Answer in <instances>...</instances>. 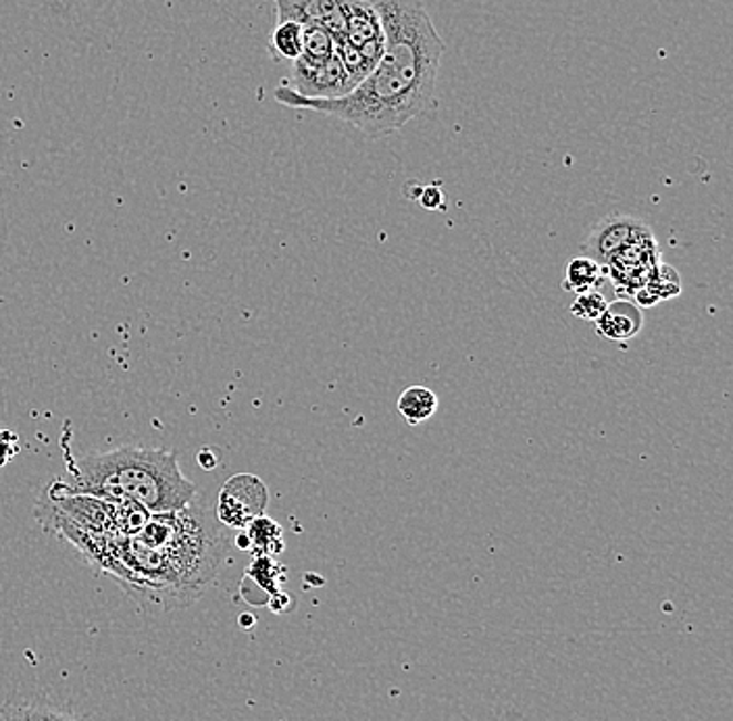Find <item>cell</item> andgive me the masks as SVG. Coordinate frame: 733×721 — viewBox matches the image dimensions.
<instances>
[{"instance_id": "6", "label": "cell", "mask_w": 733, "mask_h": 721, "mask_svg": "<svg viewBox=\"0 0 733 721\" xmlns=\"http://www.w3.org/2000/svg\"><path fill=\"white\" fill-rule=\"evenodd\" d=\"M278 9V21H296L301 25L320 23L334 36L344 32L341 0H271Z\"/></svg>"}, {"instance_id": "15", "label": "cell", "mask_w": 733, "mask_h": 721, "mask_svg": "<svg viewBox=\"0 0 733 721\" xmlns=\"http://www.w3.org/2000/svg\"><path fill=\"white\" fill-rule=\"evenodd\" d=\"M607 299L603 296V292L600 290H591V292L577 294L569 311H572V315H575L577 320L596 322L603 315V311L607 309Z\"/></svg>"}, {"instance_id": "5", "label": "cell", "mask_w": 733, "mask_h": 721, "mask_svg": "<svg viewBox=\"0 0 733 721\" xmlns=\"http://www.w3.org/2000/svg\"><path fill=\"white\" fill-rule=\"evenodd\" d=\"M645 221L626 213H612L594 226L590 236L582 244V253L594 259L600 268L617 251H621L636 236L645 232Z\"/></svg>"}, {"instance_id": "10", "label": "cell", "mask_w": 733, "mask_h": 721, "mask_svg": "<svg viewBox=\"0 0 733 721\" xmlns=\"http://www.w3.org/2000/svg\"><path fill=\"white\" fill-rule=\"evenodd\" d=\"M605 280H607L605 270L594 259L582 254V257L567 261L565 271H563V290L572 292V294H584L591 290H600Z\"/></svg>"}, {"instance_id": "11", "label": "cell", "mask_w": 733, "mask_h": 721, "mask_svg": "<svg viewBox=\"0 0 733 721\" xmlns=\"http://www.w3.org/2000/svg\"><path fill=\"white\" fill-rule=\"evenodd\" d=\"M396 409L409 426H419L438 411V397L426 386H411L398 397Z\"/></svg>"}, {"instance_id": "14", "label": "cell", "mask_w": 733, "mask_h": 721, "mask_svg": "<svg viewBox=\"0 0 733 721\" xmlns=\"http://www.w3.org/2000/svg\"><path fill=\"white\" fill-rule=\"evenodd\" d=\"M336 54V36L320 23L304 25L303 53L299 61L306 65H323Z\"/></svg>"}, {"instance_id": "2", "label": "cell", "mask_w": 733, "mask_h": 721, "mask_svg": "<svg viewBox=\"0 0 733 721\" xmlns=\"http://www.w3.org/2000/svg\"><path fill=\"white\" fill-rule=\"evenodd\" d=\"M63 484L113 503H136L150 515L179 511L197 497V487L184 476L176 452L134 445L82 457L67 452Z\"/></svg>"}, {"instance_id": "17", "label": "cell", "mask_w": 733, "mask_h": 721, "mask_svg": "<svg viewBox=\"0 0 733 721\" xmlns=\"http://www.w3.org/2000/svg\"><path fill=\"white\" fill-rule=\"evenodd\" d=\"M419 200H421V205L426 207V209H440L442 205H444V195H442V190H440V186L436 184V186H428V188H423V195H419Z\"/></svg>"}, {"instance_id": "16", "label": "cell", "mask_w": 733, "mask_h": 721, "mask_svg": "<svg viewBox=\"0 0 733 721\" xmlns=\"http://www.w3.org/2000/svg\"><path fill=\"white\" fill-rule=\"evenodd\" d=\"M19 449V436L11 430H4L0 428V468H4L7 463L13 461V457L18 454Z\"/></svg>"}, {"instance_id": "13", "label": "cell", "mask_w": 733, "mask_h": 721, "mask_svg": "<svg viewBox=\"0 0 733 721\" xmlns=\"http://www.w3.org/2000/svg\"><path fill=\"white\" fill-rule=\"evenodd\" d=\"M304 25L296 21H278L271 38L269 53L275 61L294 63L303 53Z\"/></svg>"}, {"instance_id": "7", "label": "cell", "mask_w": 733, "mask_h": 721, "mask_svg": "<svg viewBox=\"0 0 733 721\" xmlns=\"http://www.w3.org/2000/svg\"><path fill=\"white\" fill-rule=\"evenodd\" d=\"M645 327V313L633 301L617 299L608 303L603 315L596 320V332L610 343H629Z\"/></svg>"}, {"instance_id": "4", "label": "cell", "mask_w": 733, "mask_h": 721, "mask_svg": "<svg viewBox=\"0 0 733 721\" xmlns=\"http://www.w3.org/2000/svg\"><path fill=\"white\" fill-rule=\"evenodd\" d=\"M355 82L344 70L338 54L323 65H306L303 61L292 63V91L308 98H341L355 91Z\"/></svg>"}, {"instance_id": "12", "label": "cell", "mask_w": 733, "mask_h": 721, "mask_svg": "<svg viewBox=\"0 0 733 721\" xmlns=\"http://www.w3.org/2000/svg\"><path fill=\"white\" fill-rule=\"evenodd\" d=\"M247 539H249V548L254 551L256 557H273L284 551L282 525L265 515L252 520L247 525Z\"/></svg>"}, {"instance_id": "8", "label": "cell", "mask_w": 733, "mask_h": 721, "mask_svg": "<svg viewBox=\"0 0 733 721\" xmlns=\"http://www.w3.org/2000/svg\"><path fill=\"white\" fill-rule=\"evenodd\" d=\"M0 721H86L72 711L40 701V699H9L0 704Z\"/></svg>"}, {"instance_id": "3", "label": "cell", "mask_w": 733, "mask_h": 721, "mask_svg": "<svg viewBox=\"0 0 733 721\" xmlns=\"http://www.w3.org/2000/svg\"><path fill=\"white\" fill-rule=\"evenodd\" d=\"M268 487L261 482V478L251 473H240L228 480L217 501V520L226 527L242 530L252 520L261 518L268 509Z\"/></svg>"}, {"instance_id": "1", "label": "cell", "mask_w": 733, "mask_h": 721, "mask_svg": "<svg viewBox=\"0 0 733 721\" xmlns=\"http://www.w3.org/2000/svg\"><path fill=\"white\" fill-rule=\"evenodd\" d=\"M369 2L384 32V53L374 72L341 98H308L280 86L275 101L338 117L371 138H384L436 108V80L447 44L423 0Z\"/></svg>"}, {"instance_id": "9", "label": "cell", "mask_w": 733, "mask_h": 721, "mask_svg": "<svg viewBox=\"0 0 733 721\" xmlns=\"http://www.w3.org/2000/svg\"><path fill=\"white\" fill-rule=\"evenodd\" d=\"M681 292V278L671 265L659 263V268L650 275L645 289L633 294V303L640 309L655 307L664 299H676Z\"/></svg>"}]
</instances>
